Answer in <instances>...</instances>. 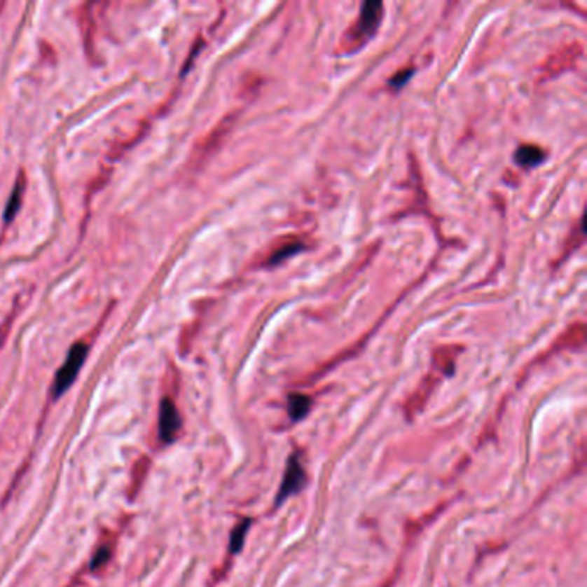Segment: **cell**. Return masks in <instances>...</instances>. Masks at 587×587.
<instances>
[{"instance_id":"cell-3","label":"cell","mask_w":587,"mask_h":587,"mask_svg":"<svg viewBox=\"0 0 587 587\" xmlns=\"http://www.w3.org/2000/svg\"><path fill=\"white\" fill-rule=\"evenodd\" d=\"M305 483H307V474H305L303 464H302V460H300V455L295 453L293 457H289L288 465H286L283 483H281L279 492H277V498H276V505L279 506L284 499L289 498V496L302 491Z\"/></svg>"},{"instance_id":"cell-10","label":"cell","mask_w":587,"mask_h":587,"mask_svg":"<svg viewBox=\"0 0 587 587\" xmlns=\"http://www.w3.org/2000/svg\"><path fill=\"white\" fill-rule=\"evenodd\" d=\"M288 406H289V415H291V419L300 420V419H303V417L308 413V410H310V398L305 396V394H298V393L289 394Z\"/></svg>"},{"instance_id":"cell-7","label":"cell","mask_w":587,"mask_h":587,"mask_svg":"<svg viewBox=\"0 0 587 587\" xmlns=\"http://www.w3.org/2000/svg\"><path fill=\"white\" fill-rule=\"evenodd\" d=\"M579 55H581V47L579 45H570L565 50H562V54H556L555 57H551V61L548 64L546 76H555L560 71L565 69V64L563 61H577Z\"/></svg>"},{"instance_id":"cell-12","label":"cell","mask_w":587,"mask_h":587,"mask_svg":"<svg viewBox=\"0 0 587 587\" xmlns=\"http://www.w3.org/2000/svg\"><path fill=\"white\" fill-rule=\"evenodd\" d=\"M112 556V549L111 546H100L97 549V553L93 555V560H92V568L93 570H97V568H102L105 565V563L111 560Z\"/></svg>"},{"instance_id":"cell-8","label":"cell","mask_w":587,"mask_h":587,"mask_svg":"<svg viewBox=\"0 0 587 587\" xmlns=\"http://www.w3.org/2000/svg\"><path fill=\"white\" fill-rule=\"evenodd\" d=\"M303 250V244L298 242V240H286L281 247H277L276 250L272 251V255H269L265 261V265H277L284 261V258L291 257V255L298 254V251Z\"/></svg>"},{"instance_id":"cell-11","label":"cell","mask_w":587,"mask_h":587,"mask_svg":"<svg viewBox=\"0 0 587 587\" xmlns=\"http://www.w3.org/2000/svg\"><path fill=\"white\" fill-rule=\"evenodd\" d=\"M250 524H251L250 518H244V520H242L238 525L235 527V530H233V534H231V539H229V549H231V553H238L240 549L243 548L244 537H247L248 527H250Z\"/></svg>"},{"instance_id":"cell-1","label":"cell","mask_w":587,"mask_h":587,"mask_svg":"<svg viewBox=\"0 0 587 587\" xmlns=\"http://www.w3.org/2000/svg\"><path fill=\"white\" fill-rule=\"evenodd\" d=\"M382 13H385V6L381 2L372 0V2L362 4L359 20L355 21V25L350 26V29L341 39V52L343 54H352V52L360 50L378 33L382 21Z\"/></svg>"},{"instance_id":"cell-13","label":"cell","mask_w":587,"mask_h":587,"mask_svg":"<svg viewBox=\"0 0 587 587\" xmlns=\"http://www.w3.org/2000/svg\"><path fill=\"white\" fill-rule=\"evenodd\" d=\"M412 74H413V69H412V67H410V69L400 71V73H398L396 76L391 78V80H389V85H391V86H394V88H401V86H403L405 83L410 80V76H412Z\"/></svg>"},{"instance_id":"cell-5","label":"cell","mask_w":587,"mask_h":587,"mask_svg":"<svg viewBox=\"0 0 587 587\" xmlns=\"http://www.w3.org/2000/svg\"><path fill=\"white\" fill-rule=\"evenodd\" d=\"M513 159L520 167H536L546 159V153L537 145H522L517 149Z\"/></svg>"},{"instance_id":"cell-6","label":"cell","mask_w":587,"mask_h":587,"mask_svg":"<svg viewBox=\"0 0 587 587\" xmlns=\"http://www.w3.org/2000/svg\"><path fill=\"white\" fill-rule=\"evenodd\" d=\"M25 188H26L25 172H20V176H18V179H16V184H14V188H13V193H11L9 202H7L6 214H4V221H6V224H11V221L14 219V216H16L18 210H20Z\"/></svg>"},{"instance_id":"cell-4","label":"cell","mask_w":587,"mask_h":587,"mask_svg":"<svg viewBox=\"0 0 587 587\" xmlns=\"http://www.w3.org/2000/svg\"><path fill=\"white\" fill-rule=\"evenodd\" d=\"M181 431V415L171 398H164L159 408V436L164 443H172Z\"/></svg>"},{"instance_id":"cell-2","label":"cell","mask_w":587,"mask_h":587,"mask_svg":"<svg viewBox=\"0 0 587 587\" xmlns=\"http://www.w3.org/2000/svg\"><path fill=\"white\" fill-rule=\"evenodd\" d=\"M86 355H88V345L85 341H78L76 345H73V348L67 353L66 362L62 364V367L59 368L57 374H55L54 379V387H52V393H54V398L62 396L67 389H69L71 385L74 382V379L80 374L83 364H85Z\"/></svg>"},{"instance_id":"cell-9","label":"cell","mask_w":587,"mask_h":587,"mask_svg":"<svg viewBox=\"0 0 587 587\" xmlns=\"http://www.w3.org/2000/svg\"><path fill=\"white\" fill-rule=\"evenodd\" d=\"M150 469V460L146 457L138 458L137 464H134L133 470H131V484H130V498H134V495L138 492V489L141 488L143 481H145L146 472Z\"/></svg>"}]
</instances>
